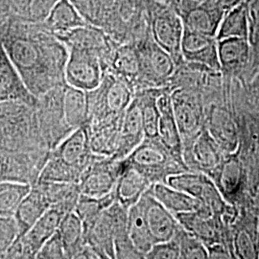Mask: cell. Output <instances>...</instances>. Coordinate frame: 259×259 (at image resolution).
<instances>
[{
  "mask_svg": "<svg viewBox=\"0 0 259 259\" xmlns=\"http://www.w3.org/2000/svg\"><path fill=\"white\" fill-rule=\"evenodd\" d=\"M218 57L224 77H239L249 74L250 47L248 38L229 37L218 40Z\"/></svg>",
  "mask_w": 259,
  "mask_h": 259,
  "instance_id": "d6986e66",
  "label": "cell"
},
{
  "mask_svg": "<svg viewBox=\"0 0 259 259\" xmlns=\"http://www.w3.org/2000/svg\"><path fill=\"white\" fill-rule=\"evenodd\" d=\"M199 1H203V0H199Z\"/></svg>",
  "mask_w": 259,
  "mask_h": 259,
  "instance_id": "6f0895ef",
  "label": "cell"
},
{
  "mask_svg": "<svg viewBox=\"0 0 259 259\" xmlns=\"http://www.w3.org/2000/svg\"><path fill=\"white\" fill-rule=\"evenodd\" d=\"M64 108L66 121L73 130L83 127L89 119L87 92L65 83Z\"/></svg>",
  "mask_w": 259,
  "mask_h": 259,
  "instance_id": "e575fe53",
  "label": "cell"
},
{
  "mask_svg": "<svg viewBox=\"0 0 259 259\" xmlns=\"http://www.w3.org/2000/svg\"><path fill=\"white\" fill-rule=\"evenodd\" d=\"M145 139L142 114L137 99L133 101L124 112L120 141L116 153L111 157L115 160H122L139 146Z\"/></svg>",
  "mask_w": 259,
  "mask_h": 259,
  "instance_id": "cb8c5ba5",
  "label": "cell"
},
{
  "mask_svg": "<svg viewBox=\"0 0 259 259\" xmlns=\"http://www.w3.org/2000/svg\"><path fill=\"white\" fill-rule=\"evenodd\" d=\"M65 215L60 208L50 207L24 235L15 241L5 258H36L42 245L58 232Z\"/></svg>",
  "mask_w": 259,
  "mask_h": 259,
  "instance_id": "30bf717a",
  "label": "cell"
},
{
  "mask_svg": "<svg viewBox=\"0 0 259 259\" xmlns=\"http://www.w3.org/2000/svg\"><path fill=\"white\" fill-rule=\"evenodd\" d=\"M0 182H5V163L4 156L0 150Z\"/></svg>",
  "mask_w": 259,
  "mask_h": 259,
  "instance_id": "816d5d0a",
  "label": "cell"
},
{
  "mask_svg": "<svg viewBox=\"0 0 259 259\" xmlns=\"http://www.w3.org/2000/svg\"><path fill=\"white\" fill-rule=\"evenodd\" d=\"M128 231L134 246L145 258V254L155 245V241L139 202L128 209Z\"/></svg>",
  "mask_w": 259,
  "mask_h": 259,
  "instance_id": "d590c367",
  "label": "cell"
},
{
  "mask_svg": "<svg viewBox=\"0 0 259 259\" xmlns=\"http://www.w3.org/2000/svg\"><path fill=\"white\" fill-rule=\"evenodd\" d=\"M31 185L14 182H0V217L14 216Z\"/></svg>",
  "mask_w": 259,
  "mask_h": 259,
  "instance_id": "ab89813d",
  "label": "cell"
},
{
  "mask_svg": "<svg viewBox=\"0 0 259 259\" xmlns=\"http://www.w3.org/2000/svg\"><path fill=\"white\" fill-rule=\"evenodd\" d=\"M150 34L161 48L168 52L180 66L185 63L182 41L185 32L184 22L169 4L146 0Z\"/></svg>",
  "mask_w": 259,
  "mask_h": 259,
  "instance_id": "8992f818",
  "label": "cell"
},
{
  "mask_svg": "<svg viewBox=\"0 0 259 259\" xmlns=\"http://www.w3.org/2000/svg\"><path fill=\"white\" fill-rule=\"evenodd\" d=\"M171 99L177 124L185 142L204 127L202 104L197 94L185 88L171 90Z\"/></svg>",
  "mask_w": 259,
  "mask_h": 259,
  "instance_id": "2e32d148",
  "label": "cell"
},
{
  "mask_svg": "<svg viewBox=\"0 0 259 259\" xmlns=\"http://www.w3.org/2000/svg\"><path fill=\"white\" fill-rule=\"evenodd\" d=\"M258 72H259V69H258V71H257V73H258ZM257 73H256V74H257ZM256 74H255V75H256Z\"/></svg>",
  "mask_w": 259,
  "mask_h": 259,
  "instance_id": "9f6ffc18",
  "label": "cell"
},
{
  "mask_svg": "<svg viewBox=\"0 0 259 259\" xmlns=\"http://www.w3.org/2000/svg\"><path fill=\"white\" fill-rule=\"evenodd\" d=\"M37 185L46 195L51 207L60 208L66 214L74 211L81 196L79 184L37 182Z\"/></svg>",
  "mask_w": 259,
  "mask_h": 259,
  "instance_id": "4dcf8cb0",
  "label": "cell"
},
{
  "mask_svg": "<svg viewBox=\"0 0 259 259\" xmlns=\"http://www.w3.org/2000/svg\"><path fill=\"white\" fill-rule=\"evenodd\" d=\"M155 244L171 240L181 226L178 218L156 200L148 190L139 201Z\"/></svg>",
  "mask_w": 259,
  "mask_h": 259,
  "instance_id": "ac0fdd59",
  "label": "cell"
},
{
  "mask_svg": "<svg viewBox=\"0 0 259 259\" xmlns=\"http://www.w3.org/2000/svg\"><path fill=\"white\" fill-rule=\"evenodd\" d=\"M3 47L30 93L38 97L65 82L69 51L54 34L28 28L9 29Z\"/></svg>",
  "mask_w": 259,
  "mask_h": 259,
  "instance_id": "6da1fadb",
  "label": "cell"
},
{
  "mask_svg": "<svg viewBox=\"0 0 259 259\" xmlns=\"http://www.w3.org/2000/svg\"><path fill=\"white\" fill-rule=\"evenodd\" d=\"M0 150L10 153H50L41 136L36 108L22 101L0 102Z\"/></svg>",
  "mask_w": 259,
  "mask_h": 259,
  "instance_id": "7a4b0ae2",
  "label": "cell"
},
{
  "mask_svg": "<svg viewBox=\"0 0 259 259\" xmlns=\"http://www.w3.org/2000/svg\"><path fill=\"white\" fill-rule=\"evenodd\" d=\"M177 189L191 195L214 214L225 211L226 204L217 185L206 174L198 171H184L169 177L167 183Z\"/></svg>",
  "mask_w": 259,
  "mask_h": 259,
  "instance_id": "7c38bea8",
  "label": "cell"
},
{
  "mask_svg": "<svg viewBox=\"0 0 259 259\" xmlns=\"http://www.w3.org/2000/svg\"><path fill=\"white\" fill-rule=\"evenodd\" d=\"M54 35L68 49H79L97 54L102 59L106 72L108 71L111 54L117 44L105 30L97 25L87 24Z\"/></svg>",
  "mask_w": 259,
  "mask_h": 259,
  "instance_id": "4fadbf2b",
  "label": "cell"
},
{
  "mask_svg": "<svg viewBox=\"0 0 259 259\" xmlns=\"http://www.w3.org/2000/svg\"><path fill=\"white\" fill-rule=\"evenodd\" d=\"M4 50V47H3V42H2V39H1V36H0V53Z\"/></svg>",
  "mask_w": 259,
  "mask_h": 259,
  "instance_id": "11a10c76",
  "label": "cell"
},
{
  "mask_svg": "<svg viewBox=\"0 0 259 259\" xmlns=\"http://www.w3.org/2000/svg\"><path fill=\"white\" fill-rule=\"evenodd\" d=\"M50 207L40 187L37 184L32 185L14 215L19 227V237L24 235Z\"/></svg>",
  "mask_w": 259,
  "mask_h": 259,
  "instance_id": "83f0119b",
  "label": "cell"
},
{
  "mask_svg": "<svg viewBox=\"0 0 259 259\" xmlns=\"http://www.w3.org/2000/svg\"><path fill=\"white\" fill-rule=\"evenodd\" d=\"M150 1H154L157 3H163V4H169L171 2V0H150Z\"/></svg>",
  "mask_w": 259,
  "mask_h": 259,
  "instance_id": "db71d44e",
  "label": "cell"
},
{
  "mask_svg": "<svg viewBox=\"0 0 259 259\" xmlns=\"http://www.w3.org/2000/svg\"><path fill=\"white\" fill-rule=\"evenodd\" d=\"M245 1H247V0H216V2L220 6V8L225 12V14L233 8L239 6Z\"/></svg>",
  "mask_w": 259,
  "mask_h": 259,
  "instance_id": "681fc988",
  "label": "cell"
},
{
  "mask_svg": "<svg viewBox=\"0 0 259 259\" xmlns=\"http://www.w3.org/2000/svg\"><path fill=\"white\" fill-rule=\"evenodd\" d=\"M19 236V227L15 217H0V258H5L6 252Z\"/></svg>",
  "mask_w": 259,
  "mask_h": 259,
  "instance_id": "7bdbcfd3",
  "label": "cell"
},
{
  "mask_svg": "<svg viewBox=\"0 0 259 259\" xmlns=\"http://www.w3.org/2000/svg\"><path fill=\"white\" fill-rule=\"evenodd\" d=\"M157 106L159 109L157 138L174 157L185 163L184 159V140L173 112L171 90L169 89V85L159 95L157 99Z\"/></svg>",
  "mask_w": 259,
  "mask_h": 259,
  "instance_id": "ffe728a7",
  "label": "cell"
},
{
  "mask_svg": "<svg viewBox=\"0 0 259 259\" xmlns=\"http://www.w3.org/2000/svg\"><path fill=\"white\" fill-rule=\"evenodd\" d=\"M65 66V82L71 87L91 92L102 82L106 69L102 59L93 52L68 49Z\"/></svg>",
  "mask_w": 259,
  "mask_h": 259,
  "instance_id": "8fae6325",
  "label": "cell"
},
{
  "mask_svg": "<svg viewBox=\"0 0 259 259\" xmlns=\"http://www.w3.org/2000/svg\"><path fill=\"white\" fill-rule=\"evenodd\" d=\"M213 177L217 178L215 185L222 195H234L240 188L243 169L240 161L235 157L223 160L221 165L215 171Z\"/></svg>",
  "mask_w": 259,
  "mask_h": 259,
  "instance_id": "74e56055",
  "label": "cell"
},
{
  "mask_svg": "<svg viewBox=\"0 0 259 259\" xmlns=\"http://www.w3.org/2000/svg\"><path fill=\"white\" fill-rule=\"evenodd\" d=\"M123 115L85 124L94 154L111 157L116 153L120 141Z\"/></svg>",
  "mask_w": 259,
  "mask_h": 259,
  "instance_id": "44dd1931",
  "label": "cell"
},
{
  "mask_svg": "<svg viewBox=\"0 0 259 259\" xmlns=\"http://www.w3.org/2000/svg\"><path fill=\"white\" fill-rule=\"evenodd\" d=\"M147 259L180 258V249L175 238L156 243L145 254Z\"/></svg>",
  "mask_w": 259,
  "mask_h": 259,
  "instance_id": "ee69618b",
  "label": "cell"
},
{
  "mask_svg": "<svg viewBox=\"0 0 259 259\" xmlns=\"http://www.w3.org/2000/svg\"><path fill=\"white\" fill-rule=\"evenodd\" d=\"M97 1L100 9V14H101V20L107 16H112L113 14H117L121 0H97Z\"/></svg>",
  "mask_w": 259,
  "mask_h": 259,
  "instance_id": "c3c4849f",
  "label": "cell"
},
{
  "mask_svg": "<svg viewBox=\"0 0 259 259\" xmlns=\"http://www.w3.org/2000/svg\"><path fill=\"white\" fill-rule=\"evenodd\" d=\"M205 128L223 152L232 154L237 145L236 131L226 111L222 109H213Z\"/></svg>",
  "mask_w": 259,
  "mask_h": 259,
  "instance_id": "d6a6232c",
  "label": "cell"
},
{
  "mask_svg": "<svg viewBox=\"0 0 259 259\" xmlns=\"http://www.w3.org/2000/svg\"><path fill=\"white\" fill-rule=\"evenodd\" d=\"M148 191L150 194L175 216L198 210L210 211L198 199L165 183L154 184L150 186Z\"/></svg>",
  "mask_w": 259,
  "mask_h": 259,
  "instance_id": "484cf974",
  "label": "cell"
},
{
  "mask_svg": "<svg viewBox=\"0 0 259 259\" xmlns=\"http://www.w3.org/2000/svg\"><path fill=\"white\" fill-rule=\"evenodd\" d=\"M65 83L59 84L37 97V122L47 146L53 150L74 130L65 118L64 92Z\"/></svg>",
  "mask_w": 259,
  "mask_h": 259,
  "instance_id": "ba28073f",
  "label": "cell"
},
{
  "mask_svg": "<svg viewBox=\"0 0 259 259\" xmlns=\"http://www.w3.org/2000/svg\"><path fill=\"white\" fill-rule=\"evenodd\" d=\"M175 10L188 30L216 37L225 16L216 0H171Z\"/></svg>",
  "mask_w": 259,
  "mask_h": 259,
  "instance_id": "9c48e42d",
  "label": "cell"
},
{
  "mask_svg": "<svg viewBox=\"0 0 259 259\" xmlns=\"http://www.w3.org/2000/svg\"><path fill=\"white\" fill-rule=\"evenodd\" d=\"M59 0H29L28 15L32 21H46Z\"/></svg>",
  "mask_w": 259,
  "mask_h": 259,
  "instance_id": "bcb514c9",
  "label": "cell"
},
{
  "mask_svg": "<svg viewBox=\"0 0 259 259\" xmlns=\"http://www.w3.org/2000/svg\"><path fill=\"white\" fill-rule=\"evenodd\" d=\"M122 171L114 187L116 201L129 209L147 192L152 183L137 168L131 166L122 159Z\"/></svg>",
  "mask_w": 259,
  "mask_h": 259,
  "instance_id": "d4e9b609",
  "label": "cell"
},
{
  "mask_svg": "<svg viewBox=\"0 0 259 259\" xmlns=\"http://www.w3.org/2000/svg\"><path fill=\"white\" fill-rule=\"evenodd\" d=\"M116 201L114 190L111 194L102 198H93L85 195L80 196V199L75 207V213L80 217L83 225V229L87 230L91 227L100 214L111 206Z\"/></svg>",
  "mask_w": 259,
  "mask_h": 259,
  "instance_id": "f35d334b",
  "label": "cell"
},
{
  "mask_svg": "<svg viewBox=\"0 0 259 259\" xmlns=\"http://www.w3.org/2000/svg\"><path fill=\"white\" fill-rule=\"evenodd\" d=\"M180 249V258H208V250L203 241L181 225L174 236Z\"/></svg>",
  "mask_w": 259,
  "mask_h": 259,
  "instance_id": "b9f144b4",
  "label": "cell"
},
{
  "mask_svg": "<svg viewBox=\"0 0 259 259\" xmlns=\"http://www.w3.org/2000/svg\"><path fill=\"white\" fill-rule=\"evenodd\" d=\"M123 2L134 4V5H139V6H145L146 5V0H121Z\"/></svg>",
  "mask_w": 259,
  "mask_h": 259,
  "instance_id": "f5cc1de1",
  "label": "cell"
},
{
  "mask_svg": "<svg viewBox=\"0 0 259 259\" xmlns=\"http://www.w3.org/2000/svg\"><path fill=\"white\" fill-rule=\"evenodd\" d=\"M45 22L53 34L90 24L70 0H59Z\"/></svg>",
  "mask_w": 259,
  "mask_h": 259,
  "instance_id": "836d02e7",
  "label": "cell"
},
{
  "mask_svg": "<svg viewBox=\"0 0 259 259\" xmlns=\"http://www.w3.org/2000/svg\"><path fill=\"white\" fill-rule=\"evenodd\" d=\"M107 72H111L129 83L135 93L138 91L141 65L139 51L135 42L121 44L115 47L111 54Z\"/></svg>",
  "mask_w": 259,
  "mask_h": 259,
  "instance_id": "7402d4cb",
  "label": "cell"
},
{
  "mask_svg": "<svg viewBox=\"0 0 259 259\" xmlns=\"http://www.w3.org/2000/svg\"><path fill=\"white\" fill-rule=\"evenodd\" d=\"M124 160L140 171L152 185L166 184L169 177L190 170L168 151L158 138H145Z\"/></svg>",
  "mask_w": 259,
  "mask_h": 259,
  "instance_id": "277c9868",
  "label": "cell"
},
{
  "mask_svg": "<svg viewBox=\"0 0 259 259\" xmlns=\"http://www.w3.org/2000/svg\"><path fill=\"white\" fill-rule=\"evenodd\" d=\"M250 88L253 93L259 97V72L250 81Z\"/></svg>",
  "mask_w": 259,
  "mask_h": 259,
  "instance_id": "f907efd6",
  "label": "cell"
},
{
  "mask_svg": "<svg viewBox=\"0 0 259 259\" xmlns=\"http://www.w3.org/2000/svg\"><path fill=\"white\" fill-rule=\"evenodd\" d=\"M114 233L115 258H144L131 240L128 231V209L115 201L108 207Z\"/></svg>",
  "mask_w": 259,
  "mask_h": 259,
  "instance_id": "f1b7e54d",
  "label": "cell"
},
{
  "mask_svg": "<svg viewBox=\"0 0 259 259\" xmlns=\"http://www.w3.org/2000/svg\"><path fill=\"white\" fill-rule=\"evenodd\" d=\"M122 167V160L99 156L88 168L79 183L81 194L93 198H102L111 194Z\"/></svg>",
  "mask_w": 259,
  "mask_h": 259,
  "instance_id": "9a60e30c",
  "label": "cell"
},
{
  "mask_svg": "<svg viewBox=\"0 0 259 259\" xmlns=\"http://www.w3.org/2000/svg\"><path fill=\"white\" fill-rule=\"evenodd\" d=\"M223 152L205 127L194 138L184 142V159L192 171L212 176L224 160Z\"/></svg>",
  "mask_w": 259,
  "mask_h": 259,
  "instance_id": "5bb4252c",
  "label": "cell"
},
{
  "mask_svg": "<svg viewBox=\"0 0 259 259\" xmlns=\"http://www.w3.org/2000/svg\"><path fill=\"white\" fill-rule=\"evenodd\" d=\"M182 54L185 62L204 65L221 73L216 37L194 32L185 28L182 41Z\"/></svg>",
  "mask_w": 259,
  "mask_h": 259,
  "instance_id": "e0dca14e",
  "label": "cell"
},
{
  "mask_svg": "<svg viewBox=\"0 0 259 259\" xmlns=\"http://www.w3.org/2000/svg\"><path fill=\"white\" fill-rule=\"evenodd\" d=\"M165 88H146L135 93L134 97L137 99L141 110L145 138L157 139L158 136L159 109L157 99Z\"/></svg>",
  "mask_w": 259,
  "mask_h": 259,
  "instance_id": "f546056e",
  "label": "cell"
},
{
  "mask_svg": "<svg viewBox=\"0 0 259 259\" xmlns=\"http://www.w3.org/2000/svg\"><path fill=\"white\" fill-rule=\"evenodd\" d=\"M38 259L65 258L64 245L61 239L59 232L54 233L48 240L42 245L37 252Z\"/></svg>",
  "mask_w": 259,
  "mask_h": 259,
  "instance_id": "f6af8a7d",
  "label": "cell"
},
{
  "mask_svg": "<svg viewBox=\"0 0 259 259\" xmlns=\"http://www.w3.org/2000/svg\"><path fill=\"white\" fill-rule=\"evenodd\" d=\"M84 237L99 258H115L113 225L108 208L84 230Z\"/></svg>",
  "mask_w": 259,
  "mask_h": 259,
  "instance_id": "4316f807",
  "label": "cell"
},
{
  "mask_svg": "<svg viewBox=\"0 0 259 259\" xmlns=\"http://www.w3.org/2000/svg\"><path fill=\"white\" fill-rule=\"evenodd\" d=\"M3 101H22L34 107L37 101L11 62L5 48L0 53V102Z\"/></svg>",
  "mask_w": 259,
  "mask_h": 259,
  "instance_id": "603a6c76",
  "label": "cell"
},
{
  "mask_svg": "<svg viewBox=\"0 0 259 259\" xmlns=\"http://www.w3.org/2000/svg\"><path fill=\"white\" fill-rule=\"evenodd\" d=\"M59 234L64 245L65 258H78L87 245L84 229L80 217L75 213H67L59 227Z\"/></svg>",
  "mask_w": 259,
  "mask_h": 259,
  "instance_id": "1f68e13d",
  "label": "cell"
},
{
  "mask_svg": "<svg viewBox=\"0 0 259 259\" xmlns=\"http://www.w3.org/2000/svg\"><path fill=\"white\" fill-rule=\"evenodd\" d=\"M248 41L251 53L248 78L251 81L259 69V0L248 1Z\"/></svg>",
  "mask_w": 259,
  "mask_h": 259,
  "instance_id": "60d3db41",
  "label": "cell"
},
{
  "mask_svg": "<svg viewBox=\"0 0 259 259\" xmlns=\"http://www.w3.org/2000/svg\"><path fill=\"white\" fill-rule=\"evenodd\" d=\"M70 1L90 24L99 26V24L101 23V14H100V9H99L97 0H70Z\"/></svg>",
  "mask_w": 259,
  "mask_h": 259,
  "instance_id": "7dc6e473",
  "label": "cell"
},
{
  "mask_svg": "<svg viewBox=\"0 0 259 259\" xmlns=\"http://www.w3.org/2000/svg\"><path fill=\"white\" fill-rule=\"evenodd\" d=\"M134 42L138 48L141 65L138 91L168 87L178 67L174 59L153 39L150 29L143 37Z\"/></svg>",
  "mask_w": 259,
  "mask_h": 259,
  "instance_id": "52a82bcc",
  "label": "cell"
},
{
  "mask_svg": "<svg viewBox=\"0 0 259 259\" xmlns=\"http://www.w3.org/2000/svg\"><path fill=\"white\" fill-rule=\"evenodd\" d=\"M98 157L92 150L88 130L83 125L51 150L37 182L79 184Z\"/></svg>",
  "mask_w": 259,
  "mask_h": 259,
  "instance_id": "3957f363",
  "label": "cell"
},
{
  "mask_svg": "<svg viewBox=\"0 0 259 259\" xmlns=\"http://www.w3.org/2000/svg\"><path fill=\"white\" fill-rule=\"evenodd\" d=\"M248 1L225 14L216 35L217 40L229 37L248 38Z\"/></svg>",
  "mask_w": 259,
  "mask_h": 259,
  "instance_id": "8d00e7d4",
  "label": "cell"
},
{
  "mask_svg": "<svg viewBox=\"0 0 259 259\" xmlns=\"http://www.w3.org/2000/svg\"><path fill=\"white\" fill-rule=\"evenodd\" d=\"M90 122L123 115L134 99L135 91L129 83L111 72H106L101 83L87 92Z\"/></svg>",
  "mask_w": 259,
  "mask_h": 259,
  "instance_id": "5b68a950",
  "label": "cell"
}]
</instances>
